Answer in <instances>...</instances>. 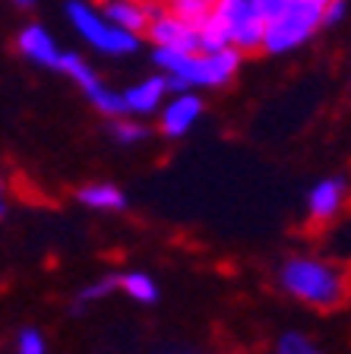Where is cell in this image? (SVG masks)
I'll list each match as a JSON object with an SVG mask.
<instances>
[{
    "label": "cell",
    "mask_w": 351,
    "mask_h": 354,
    "mask_svg": "<svg viewBox=\"0 0 351 354\" xmlns=\"http://www.w3.org/2000/svg\"><path fill=\"white\" fill-rule=\"evenodd\" d=\"M282 288L298 301L314 304V307H336L345 297V279L336 266L320 263V259L294 257L282 266Z\"/></svg>",
    "instance_id": "6da1fadb"
},
{
    "label": "cell",
    "mask_w": 351,
    "mask_h": 354,
    "mask_svg": "<svg viewBox=\"0 0 351 354\" xmlns=\"http://www.w3.org/2000/svg\"><path fill=\"white\" fill-rule=\"evenodd\" d=\"M323 26V7L310 0H288L272 19H266L263 51L285 54L304 44Z\"/></svg>",
    "instance_id": "7a4b0ae2"
},
{
    "label": "cell",
    "mask_w": 351,
    "mask_h": 354,
    "mask_svg": "<svg viewBox=\"0 0 351 354\" xmlns=\"http://www.w3.org/2000/svg\"><path fill=\"white\" fill-rule=\"evenodd\" d=\"M66 19L73 22V29L82 35V41H89L102 54L120 57V54H133L139 48L136 32L120 29L117 22L96 13V10L89 7V3H82V0H70V3H66Z\"/></svg>",
    "instance_id": "3957f363"
},
{
    "label": "cell",
    "mask_w": 351,
    "mask_h": 354,
    "mask_svg": "<svg viewBox=\"0 0 351 354\" xmlns=\"http://www.w3.org/2000/svg\"><path fill=\"white\" fill-rule=\"evenodd\" d=\"M215 13L228 22L231 44L237 51H256V48H263V32H266L263 0H219V3H215Z\"/></svg>",
    "instance_id": "277c9868"
},
{
    "label": "cell",
    "mask_w": 351,
    "mask_h": 354,
    "mask_svg": "<svg viewBox=\"0 0 351 354\" xmlns=\"http://www.w3.org/2000/svg\"><path fill=\"white\" fill-rule=\"evenodd\" d=\"M149 38L155 48H174V51H199V29L193 22L174 16L171 10H159L149 22Z\"/></svg>",
    "instance_id": "5b68a950"
},
{
    "label": "cell",
    "mask_w": 351,
    "mask_h": 354,
    "mask_svg": "<svg viewBox=\"0 0 351 354\" xmlns=\"http://www.w3.org/2000/svg\"><path fill=\"white\" fill-rule=\"evenodd\" d=\"M155 13H159V7L149 3V0H108L105 3V16L111 22H117L120 29L136 32V35L149 29V22H152Z\"/></svg>",
    "instance_id": "8992f818"
},
{
    "label": "cell",
    "mask_w": 351,
    "mask_h": 354,
    "mask_svg": "<svg viewBox=\"0 0 351 354\" xmlns=\"http://www.w3.org/2000/svg\"><path fill=\"white\" fill-rule=\"evenodd\" d=\"M345 193H348V184H345L342 177H326V180H320V184L310 190V196H307L310 218L314 221H330L332 215L342 209Z\"/></svg>",
    "instance_id": "52a82bcc"
},
{
    "label": "cell",
    "mask_w": 351,
    "mask_h": 354,
    "mask_svg": "<svg viewBox=\"0 0 351 354\" xmlns=\"http://www.w3.org/2000/svg\"><path fill=\"white\" fill-rule=\"evenodd\" d=\"M199 114H203V102L197 95H174L161 108V130L168 136H183L197 124Z\"/></svg>",
    "instance_id": "ba28073f"
},
{
    "label": "cell",
    "mask_w": 351,
    "mask_h": 354,
    "mask_svg": "<svg viewBox=\"0 0 351 354\" xmlns=\"http://www.w3.org/2000/svg\"><path fill=\"white\" fill-rule=\"evenodd\" d=\"M19 51L42 66H57V60H60L57 41H54L51 32H44L42 26H26V29L19 32Z\"/></svg>",
    "instance_id": "9c48e42d"
},
{
    "label": "cell",
    "mask_w": 351,
    "mask_h": 354,
    "mask_svg": "<svg viewBox=\"0 0 351 354\" xmlns=\"http://www.w3.org/2000/svg\"><path fill=\"white\" fill-rule=\"evenodd\" d=\"M168 92V76H152V80L136 82L133 88L124 92V102L130 114H152L155 108H161V98Z\"/></svg>",
    "instance_id": "30bf717a"
},
{
    "label": "cell",
    "mask_w": 351,
    "mask_h": 354,
    "mask_svg": "<svg viewBox=\"0 0 351 354\" xmlns=\"http://www.w3.org/2000/svg\"><path fill=\"white\" fill-rule=\"evenodd\" d=\"M80 203L89 209H124L127 199L114 184H92L80 190Z\"/></svg>",
    "instance_id": "8fae6325"
},
{
    "label": "cell",
    "mask_w": 351,
    "mask_h": 354,
    "mask_svg": "<svg viewBox=\"0 0 351 354\" xmlns=\"http://www.w3.org/2000/svg\"><path fill=\"white\" fill-rule=\"evenodd\" d=\"M222 48H231V29L219 13H213L199 26V51H222Z\"/></svg>",
    "instance_id": "7c38bea8"
},
{
    "label": "cell",
    "mask_w": 351,
    "mask_h": 354,
    "mask_svg": "<svg viewBox=\"0 0 351 354\" xmlns=\"http://www.w3.org/2000/svg\"><path fill=\"white\" fill-rule=\"evenodd\" d=\"M57 70H64V73L70 76V80H73L76 86L86 88V95L92 92V88H98V76H96V70H92V66H89L82 57H76V54H60Z\"/></svg>",
    "instance_id": "4fadbf2b"
},
{
    "label": "cell",
    "mask_w": 351,
    "mask_h": 354,
    "mask_svg": "<svg viewBox=\"0 0 351 354\" xmlns=\"http://www.w3.org/2000/svg\"><path fill=\"white\" fill-rule=\"evenodd\" d=\"M215 3H219V0H168V10L174 16H181V19L193 22L199 29V26L215 13Z\"/></svg>",
    "instance_id": "5bb4252c"
},
{
    "label": "cell",
    "mask_w": 351,
    "mask_h": 354,
    "mask_svg": "<svg viewBox=\"0 0 351 354\" xmlns=\"http://www.w3.org/2000/svg\"><path fill=\"white\" fill-rule=\"evenodd\" d=\"M117 281H120V288H124L133 301H139V304L159 301V285H155L146 272H127V275H120Z\"/></svg>",
    "instance_id": "9a60e30c"
},
{
    "label": "cell",
    "mask_w": 351,
    "mask_h": 354,
    "mask_svg": "<svg viewBox=\"0 0 351 354\" xmlns=\"http://www.w3.org/2000/svg\"><path fill=\"white\" fill-rule=\"evenodd\" d=\"M89 98H92V104H96L102 114H111V118H124V114H130L127 111V102H124V95H117V92H108V88H92L89 92Z\"/></svg>",
    "instance_id": "2e32d148"
},
{
    "label": "cell",
    "mask_w": 351,
    "mask_h": 354,
    "mask_svg": "<svg viewBox=\"0 0 351 354\" xmlns=\"http://www.w3.org/2000/svg\"><path fill=\"white\" fill-rule=\"evenodd\" d=\"M278 354H323V351L314 345V342L304 339V335L288 332V335H282V342H278Z\"/></svg>",
    "instance_id": "e0dca14e"
},
{
    "label": "cell",
    "mask_w": 351,
    "mask_h": 354,
    "mask_svg": "<svg viewBox=\"0 0 351 354\" xmlns=\"http://www.w3.org/2000/svg\"><path fill=\"white\" fill-rule=\"evenodd\" d=\"M19 354H48L44 351V339L35 329H26L19 335Z\"/></svg>",
    "instance_id": "ac0fdd59"
},
{
    "label": "cell",
    "mask_w": 351,
    "mask_h": 354,
    "mask_svg": "<svg viewBox=\"0 0 351 354\" xmlns=\"http://www.w3.org/2000/svg\"><path fill=\"white\" fill-rule=\"evenodd\" d=\"M117 285V279H105V281H96V285H89L80 291V304H89V301H98V297L111 295V288Z\"/></svg>",
    "instance_id": "d6986e66"
},
{
    "label": "cell",
    "mask_w": 351,
    "mask_h": 354,
    "mask_svg": "<svg viewBox=\"0 0 351 354\" xmlns=\"http://www.w3.org/2000/svg\"><path fill=\"white\" fill-rule=\"evenodd\" d=\"M114 133H117V140L120 142H136V140H143L146 136V130L139 124H127V120H120V124L114 127Z\"/></svg>",
    "instance_id": "ffe728a7"
},
{
    "label": "cell",
    "mask_w": 351,
    "mask_h": 354,
    "mask_svg": "<svg viewBox=\"0 0 351 354\" xmlns=\"http://www.w3.org/2000/svg\"><path fill=\"white\" fill-rule=\"evenodd\" d=\"M345 0H330L326 7H323V26H336V22H342V16H345Z\"/></svg>",
    "instance_id": "44dd1931"
},
{
    "label": "cell",
    "mask_w": 351,
    "mask_h": 354,
    "mask_svg": "<svg viewBox=\"0 0 351 354\" xmlns=\"http://www.w3.org/2000/svg\"><path fill=\"white\" fill-rule=\"evenodd\" d=\"M0 215H3V180H0Z\"/></svg>",
    "instance_id": "7402d4cb"
},
{
    "label": "cell",
    "mask_w": 351,
    "mask_h": 354,
    "mask_svg": "<svg viewBox=\"0 0 351 354\" xmlns=\"http://www.w3.org/2000/svg\"><path fill=\"white\" fill-rule=\"evenodd\" d=\"M310 3H320V7H326V3H330V0H310Z\"/></svg>",
    "instance_id": "603a6c76"
},
{
    "label": "cell",
    "mask_w": 351,
    "mask_h": 354,
    "mask_svg": "<svg viewBox=\"0 0 351 354\" xmlns=\"http://www.w3.org/2000/svg\"><path fill=\"white\" fill-rule=\"evenodd\" d=\"M16 3H22V7H29V3H32V0H16Z\"/></svg>",
    "instance_id": "cb8c5ba5"
},
{
    "label": "cell",
    "mask_w": 351,
    "mask_h": 354,
    "mask_svg": "<svg viewBox=\"0 0 351 354\" xmlns=\"http://www.w3.org/2000/svg\"><path fill=\"white\" fill-rule=\"evenodd\" d=\"M149 3H155V0H149Z\"/></svg>",
    "instance_id": "d4e9b609"
}]
</instances>
